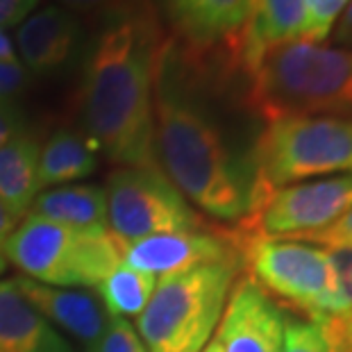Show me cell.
Returning a JSON list of instances; mask_svg holds the SVG:
<instances>
[{
    "mask_svg": "<svg viewBox=\"0 0 352 352\" xmlns=\"http://www.w3.org/2000/svg\"><path fill=\"white\" fill-rule=\"evenodd\" d=\"M162 32L144 0L114 5L89 48L80 121L96 151L118 166L160 168L155 155V78Z\"/></svg>",
    "mask_w": 352,
    "mask_h": 352,
    "instance_id": "1",
    "label": "cell"
},
{
    "mask_svg": "<svg viewBox=\"0 0 352 352\" xmlns=\"http://www.w3.org/2000/svg\"><path fill=\"white\" fill-rule=\"evenodd\" d=\"M155 155L175 189L216 221L239 223L250 207V164L239 160L198 91V73L164 41L155 78Z\"/></svg>",
    "mask_w": 352,
    "mask_h": 352,
    "instance_id": "2",
    "label": "cell"
},
{
    "mask_svg": "<svg viewBox=\"0 0 352 352\" xmlns=\"http://www.w3.org/2000/svg\"><path fill=\"white\" fill-rule=\"evenodd\" d=\"M243 104L266 123L291 116L352 121V50L307 39L271 48L243 76Z\"/></svg>",
    "mask_w": 352,
    "mask_h": 352,
    "instance_id": "3",
    "label": "cell"
},
{
    "mask_svg": "<svg viewBox=\"0 0 352 352\" xmlns=\"http://www.w3.org/2000/svg\"><path fill=\"white\" fill-rule=\"evenodd\" d=\"M230 234L245 275L275 300L309 316L311 323L350 314V294L325 248L294 239L236 236L232 230Z\"/></svg>",
    "mask_w": 352,
    "mask_h": 352,
    "instance_id": "4",
    "label": "cell"
},
{
    "mask_svg": "<svg viewBox=\"0 0 352 352\" xmlns=\"http://www.w3.org/2000/svg\"><path fill=\"white\" fill-rule=\"evenodd\" d=\"M239 271V264H205L162 277L134 327L146 350L200 352L221 323Z\"/></svg>",
    "mask_w": 352,
    "mask_h": 352,
    "instance_id": "5",
    "label": "cell"
},
{
    "mask_svg": "<svg viewBox=\"0 0 352 352\" xmlns=\"http://www.w3.org/2000/svg\"><path fill=\"white\" fill-rule=\"evenodd\" d=\"M250 202L282 186L352 173V121L291 116L266 123L250 153Z\"/></svg>",
    "mask_w": 352,
    "mask_h": 352,
    "instance_id": "6",
    "label": "cell"
},
{
    "mask_svg": "<svg viewBox=\"0 0 352 352\" xmlns=\"http://www.w3.org/2000/svg\"><path fill=\"white\" fill-rule=\"evenodd\" d=\"M5 254L23 277L64 289H96L123 261L107 228L76 230L34 214L12 232Z\"/></svg>",
    "mask_w": 352,
    "mask_h": 352,
    "instance_id": "7",
    "label": "cell"
},
{
    "mask_svg": "<svg viewBox=\"0 0 352 352\" xmlns=\"http://www.w3.org/2000/svg\"><path fill=\"white\" fill-rule=\"evenodd\" d=\"M107 230L121 248L170 232L212 230L162 168L121 166L107 179Z\"/></svg>",
    "mask_w": 352,
    "mask_h": 352,
    "instance_id": "8",
    "label": "cell"
},
{
    "mask_svg": "<svg viewBox=\"0 0 352 352\" xmlns=\"http://www.w3.org/2000/svg\"><path fill=\"white\" fill-rule=\"evenodd\" d=\"M352 209V175L320 177L257 196L230 230L236 236L298 239L332 226Z\"/></svg>",
    "mask_w": 352,
    "mask_h": 352,
    "instance_id": "9",
    "label": "cell"
},
{
    "mask_svg": "<svg viewBox=\"0 0 352 352\" xmlns=\"http://www.w3.org/2000/svg\"><path fill=\"white\" fill-rule=\"evenodd\" d=\"M252 0H157L173 43L191 62L216 57L223 71L248 21Z\"/></svg>",
    "mask_w": 352,
    "mask_h": 352,
    "instance_id": "10",
    "label": "cell"
},
{
    "mask_svg": "<svg viewBox=\"0 0 352 352\" xmlns=\"http://www.w3.org/2000/svg\"><path fill=\"white\" fill-rule=\"evenodd\" d=\"M123 261L141 273L168 277L205 264H239V250L230 228L170 232L139 239L123 248Z\"/></svg>",
    "mask_w": 352,
    "mask_h": 352,
    "instance_id": "11",
    "label": "cell"
},
{
    "mask_svg": "<svg viewBox=\"0 0 352 352\" xmlns=\"http://www.w3.org/2000/svg\"><path fill=\"white\" fill-rule=\"evenodd\" d=\"M284 314L248 275L236 277L223 309L216 346L221 352H280Z\"/></svg>",
    "mask_w": 352,
    "mask_h": 352,
    "instance_id": "12",
    "label": "cell"
},
{
    "mask_svg": "<svg viewBox=\"0 0 352 352\" xmlns=\"http://www.w3.org/2000/svg\"><path fill=\"white\" fill-rule=\"evenodd\" d=\"M85 39V25L73 12L59 5L43 7L16 30V50L23 69L34 76L62 71L76 57Z\"/></svg>",
    "mask_w": 352,
    "mask_h": 352,
    "instance_id": "13",
    "label": "cell"
},
{
    "mask_svg": "<svg viewBox=\"0 0 352 352\" xmlns=\"http://www.w3.org/2000/svg\"><path fill=\"white\" fill-rule=\"evenodd\" d=\"M302 0H252L248 21L232 48L228 76L243 78L271 48L302 39Z\"/></svg>",
    "mask_w": 352,
    "mask_h": 352,
    "instance_id": "14",
    "label": "cell"
},
{
    "mask_svg": "<svg viewBox=\"0 0 352 352\" xmlns=\"http://www.w3.org/2000/svg\"><path fill=\"white\" fill-rule=\"evenodd\" d=\"M25 300L48 320L50 325L62 327L66 334L76 336L78 341L94 346L107 327L104 314L98 298L82 289L50 287V284L34 282L30 277H14Z\"/></svg>",
    "mask_w": 352,
    "mask_h": 352,
    "instance_id": "15",
    "label": "cell"
},
{
    "mask_svg": "<svg viewBox=\"0 0 352 352\" xmlns=\"http://www.w3.org/2000/svg\"><path fill=\"white\" fill-rule=\"evenodd\" d=\"M0 352H73L14 280L0 282Z\"/></svg>",
    "mask_w": 352,
    "mask_h": 352,
    "instance_id": "16",
    "label": "cell"
},
{
    "mask_svg": "<svg viewBox=\"0 0 352 352\" xmlns=\"http://www.w3.org/2000/svg\"><path fill=\"white\" fill-rule=\"evenodd\" d=\"M30 209V214L66 228H107V198L98 184H64L43 191Z\"/></svg>",
    "mask_w": 352,
    "mask_h": 352,
    "instance_id": "17",
    "label": "cell"
},
{
    "mask_svg": "<svg viewBox=\"0 0 352 352\" xmlns=\"http://www.w3.org/2000/svg\"><path fill=\"white\" fill-rule=\"evenodd\" d=\"M96 168H98V151L91 141L76 130H57L39 151V166H36L39 191L89 177Z\"/></svg>",
    "mask_w": 352,
    "mask_h": 352,
    "instance_id": "18",
    "label": "cell"
},
{
    "mask_svg": "<svg viewBox=\"0 0 352 352\" xmlns=\"http://www.w3.org/2000/svg\"><path fill=\"white\" fill-rule=\"evenodd\" d=\"M39 151L41 146L28 134L0 148V202L16 219L28 216L34 198L39 196Z\"/></svg>",
    "mask_w": 352,
    "mask_h": 352,
    "instance_id": "19",
    "label": "cell"
},
{
    "mask_svg": "<svg viewBox=\"0 0 352 352\" xmlns=\"http://www.w3.org/2000/svg\"><path fill=\"white\" fill-rule=\"evenodd\" d=\"M157 287V277L141 273L137 268L121 261L114 271L96 287L100 305L109 318H132L146 309L153 291Z\"/></svg>",
    "mask_w": 352,
    "mask_h": 352,
    "instance_id": "20",
    "label": "cell"
},
{
    "mask_svg": "<svg viewBox=\"0 0 352 352\" xmlns=\"http://www.w3.org/2000/svg\"><path fill=\"white\" fill-rule=\"evenodd\" d=\"M280 352H329V348L316 323L302 318H287Z\"/></svg>",
    "mask_w": 352,
    "mask_h": 352,
    "instance_id": "21",
    "label": "cell"
},
{
    "mask_svg": "<svg viewBox=\"0 0 352 352\" xmlns=\"http://www.w3.org/2000/svg\"><path fill=\"white\" fill-rule=\"evenodd\" d=\"M91 352H148L144 341L139 339L134 329L125 318H109L107 327L100 334V339L91 346Z\"/></svg>",
    "mask_w": 352,
    "mask_h": 352,
    "instance_id": "22",
    "label": "cell"
},
{
    "mask_svg": "<svg viewBox=\"0 0 352 352\" xmlns=\"http://www.w3.org/2000/svg\"><path fill=\"white\" fill-rule=\"evenodd\" d=\"M294 241L318 243V248H348L352 250V209H348L341 219H336L332 226H327L311 234L298 236Z\"/></svg>",
    "mask_w": 352,
    "mask_h": 352,
    "instance_id": "23",
    "label": "cell"
},
{
    "mask_svg": "<svg viewBox=\"0 0 352 352\" xmlns=\"http://www.w3.org/2000/svg\"><path fill=\"white\" fill-rule=\"evenodd\" d=\"M28 87V71L21 62H0V102H14Z\"/></svg>",
    "mask_w": 352,
    "mask_h": 352,
    "instance_id": "24",
    "label": "cell"
},
{
    "mask_svg": "<svg viewBox=\"0 0 352 352\" xmlns=\"http://www.w3.org/2000/svg\"><path fill=\"white\" fill-rule=\"evenodd\" d=\"M25 134V116L14 102H0V148Z\"/></svg>",
    "mask_w": 352,
    "mask_h": 352,
    "instance_id": "25",
    "label": "cell"
},
{
    "mask_svg": "<svg viewBox=\"0 0 352 352\" xmlns=\"http://www.w3.org/2000/svg\"><path fill=\"white\" fill-rule=\"evenodd\" d=\"M36 5L39 0H0V32L23 23L28 16H32Z\"/></svg>",
    "mask_w": 352,
    "mask_h": 352,
    "instance_id": "26",
    "label": "cell"
},
{
    "mask_svg": "<svg viewBox=\"0 0 352 352\" xmlns=\"http://www.w3.org/2000/svg\"><path fill=\"white\" fill-rule=\"evenodd\" d=\"M19 219L14 216L10 209H7L3 202H0V273L7 268V254H5V248H7V241H10L12 232L16 230V223Z\"/></svg>",
    "mask_w": 352,
    "mask_h": 352,
    "instance_id": "27",
    "label": "cell"
},
{
    "mask_svg": "<svg viewBox=\"0 0 352 352\" xmlns=\"http://www.w3.org/2000/svg\"><path fill=\"white\" fill-rule=\"evenodd\" d=\"M332 39L336 43V48L352 50V3L343 10L339 21H336V25L332 30Z\"/></svg>",
    "mask_w": 352,
    "mask_h": 352,
    "instance_id": "28",
    "label": "cell"
},
{
    "mask_svg": "<svg viewBox=\"0 0 352 352\" xmlns=\"http://www.w3.org/2000/svg\"><path fill=\"white\" fill-rule=\"evenodd\" d=\"M57 3L64 5V10L69 12H91V10H100V7L121 5L125 0H57Z\"/></svg>",
    "mask_w": 352,
    "mask_h": 352,
    "instance_id": "29",
    "label": "cell"
},
{
    "mask_svg": "<svg viewBox=\"0 0 352 352\" xmlns=\"http://www.w3.org/2000/svg\"><path fill=\"white\" fill-rule=\"evenodd\" d=\"M0 62H19L14 43L5 32H0Z\"/></svg>",
    "mask_w": 352,
    "mask_h": 352,
    "instance_id": "30",
    "label": "cell"
},
{
    "mask_svg": "<svg viewBox=\"0 0 352 352\" xmlns=\"http://www.w3.org/2000/svg\"><path fill=\"white\" fill-rule=\"evenodd\" d=\"M200 352H221V350H219V346H216V341H209Z\"/></svg>",
    "mask_w": 352,
    "mask_h": 352,
    "instance_id": "31",
    "label": "cell"
},
{
    "mask_svg": "<svg viewBox=\"0 0 352 352\" xmlns=\"http://www.w3.org/2000/svg\"><path fill=\"white\" fill-rule=\"evenodd\" d=\"M346 3H348V0H346Z\"/></svg>",
    "mask_w": 352,
    "mask_h": 352,
    "instance_id": "32",
    "label": "cell"
}]
</instances>
